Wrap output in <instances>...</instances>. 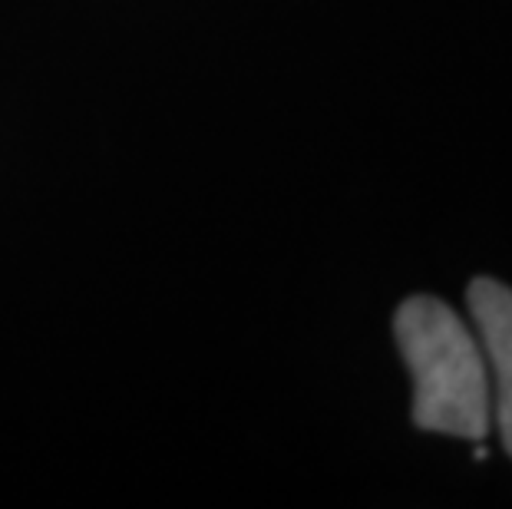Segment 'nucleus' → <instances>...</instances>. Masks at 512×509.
I'll return each instance as SVG.
<instances>
[{
	"label": "nucleus",
	"mask_w": 512,
	"mask_h": 509,
	"mask_svg": "<svg viewBox=\"0 0 512 509\" xmlns=\"http://www.w3.org/2000/svg\"><path fill=\"white\" fill-rule=\"evenodd\" d=\"M466 305L486 357L493 420L512 457V291L493 278H476L466 291Z\"/></svg>",
	"instance_id": "f03ea898"
},
{
	"label": "nucleus",
	"mask_w": 512,
	"mask_h": 509,
	"mask_svg": "<svg viewBox=\"0 0 512 509\" xmlns=\"http://www.w3.org/2000/svg\"><path fill=\"white\" fill-rule=\"evenodd\" d=\"M473 457H476V460H486V457H489V450H486V447H476V450H473Z\"/></svg>",
	"instance_id": "7ed1b4c3"
},
{
	"label": "nucleus",
	"mask_w": 512,
	"mask_h": 509,
	"mask_svg": "<svg viewBox=\"0 0 512 509\" xmlns=\"http://www.w3.org/2000/svg\"><path fill=\"white\" fill-rule=\"evenodd\" d=\"M394 334L413 377V424L483 443L493 427L486 357L479 338L440 298L417 295L397 308Z\"/></svg>",
	"instance_id": "f257e3e1"
}]
</instances>
